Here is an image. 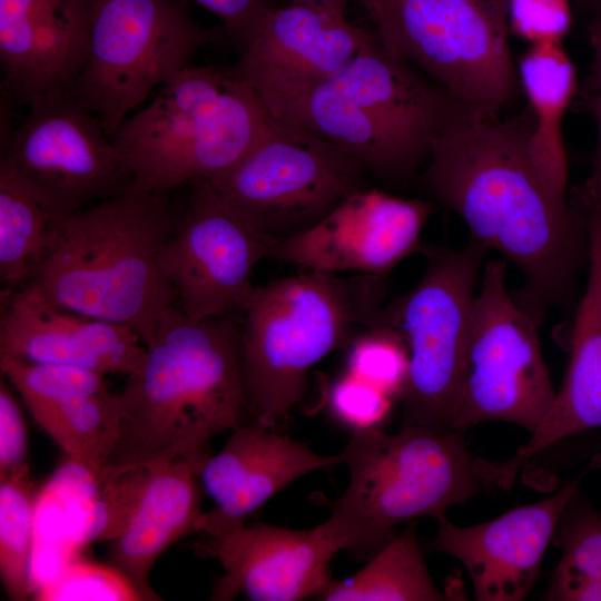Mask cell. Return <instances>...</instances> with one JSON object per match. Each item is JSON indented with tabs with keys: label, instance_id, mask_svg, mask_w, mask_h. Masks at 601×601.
<instances>
[{
	"label": "cell",
	"instance_id": "obj_1",
	"mask_svg": "<svg viewBox=\"0 0 601 601\" xmlns=\"http://www.w3.org/2000/svg\"><path fill=\"white\" fill-rule=\"evenodd\" d=\"M531 128L529 108L501 119L459 106L432 140L423 183L470 238L519 268L524 284L513 295L541 324L549 308L577 305L589 230L580 205L556 196L538 169Z\"/></svg>",
	"mask_w": 601,
	"mask_h": 601
},
{
	"label": "cell",
	"instance_id": "obj_2",
	"mask_svg": "<svg viewBox=\"0 0 601 601\" xmlns=\"http://www.w3.org/2000/svg\"><path fill=\"white\" fill-rule=\"evenodd\" d=\"M237 316L191 319L175 305L119 394L120 427L98 484L171 461L200 469L218 433L253 421L242 376Z\"/></svg>",
	"mask_w": 601,
	"mask_h": 601
},
{
	"label": "cell",
	"instance_id": "obj_3",
	"mask_svg": "<svg viewBox=\"0 0 601 601\" xmlns=\"http://www.w3.org/2000/svg\"><path fill=\"white\" fill-rule=\"evenodd\" d=\"M178 214L169 194L130 184L114 197L56 217L26 286L59 306L132 329L147 347L161 315L177 300L159 253Z\"/></svg>",
	"mask_w": 601,
	"mask_h": 601
},
{
	"label": "cell",
	"instance_id": "obj_4",
	"mask_svg": "<svg viewBox=\"0 0 601 601\" xmlns=\"http://www.w3.org/2000/svg\"><path fill=\"white\" fill-rule=\"evenodd\" d=\"M339 455L349 482L319 528L336 552L359 559L390 542L397 525L421 516L436 520L487 490L484 459L472 454L462 430L354 431Z\"/></svg>",
	"mask_w": 601,
	"mask_h": 601
},
{
	"label": "cell",
	"instance_id": "obj_5",
	"mask_svg": "<svg viewBox=\"0 0 601 601\" xmlns=\"http://www.w3.org/2000/svg\"><path fill=\"white\" fill-rule=\"evenodd\" d=\"M382 276L303 269L255 290L243 313L242 376L253 420L274 426L299 402L308 371L371 328L383 307Z\"/></svg>",
	"mask_w": 601,
	"mask_h": 601
},
{
	"label": "cell",
	"instance_id": "obj_6",
	"mask_svg": "<svg viewBox=\"0 0 601 601\" xmlns=\"http://www.w3.org/2000/svg\"><path fill=\"white\" fill-rule=\"evenodd\" d=\"M274 116L234 70L190 66L165 82L114 137L132 185L169 194L242 160Z\"/></svg>",
	"mask_w": 601,
	"mask_h": 601
},
{
	"label": "cell",
	"instance_id": "obj_7",
	"mask_svg": "<svg viewBox=\"0 0 601 601\" xmlns=\"http://www.w3.org/2000/svg\"><path fill=\"white\" fill-rule=\"evenodd\" d=\"M457 107L372 37L336 78L305 98L290 122L344 148L366 170L402 179L428 159L434 136Z\"/></svg>",
	"mask_w": 601,
	"mask_h": 601
},
{
	"label": "cell",
	"instance_id": "obj_8",
	"mask_svg": "<svg viewBox=\"0 0 601 601\" xmlns=\"http://www.w3.org/2000/svg\"><path fill=\"white\" fill-rule=\"evenodd\" d=\"M393 58L459 106L500 115L520 90L508 0H359Z\"/></svg>",
	"mask_w": 601,
	"mask_h": 601
},
{
	"label": "cell",
	"instance_id": "obj_9",
	"mask_svg": "<svg viewBox=\"0 0 601 601\" xmlns=\"http://www.w3.org/2000/svg\"><path fill=\"white\" fill-rule=\"evenodd\" d=\"M489 252L472 238L460 248L423 245L421 279L380 312L374 326L396 332L410 356L402 426L453 430L474 288Z\"/></svg>",
	"mask_w": 601,
	"mask_h": 601
},
{
	"label": "cell",
	"instance_id": "obj_10",
	"mask_svg": "<svg viewBox=\"0 0 601 601\" xmlns=\"http://www.w3.org/2000/svg\"><path fill=\"white\" fill-rule=\"evenodd\" d=\"M221 39L191 17L187 0H92L89 49L73 96L114 139L151 91Z\"/></svg>",
	"mask_w": 601,
	"mask_h": 601
},
{
	"label": "cell",
	"instance_id": "obj_11",
	"mask_svg": "<svg viewBox=\"0 0 601 601\" xmlns=\"http://www.w3.org/2000/svg\"><path fill=\"white\" fill-rule=\"evenodd\" d=\"M505 269L504 259L487 262L472 302L453 430L504 422L531 435L556 395L539 342L540 323L508 292Z\"/></svg>",
	"mask_w": 601,
	"mask_h": 601
},
{
	"label": "cell",
	"instance_id": "obj_12",
	"mask_svg": "<svg viewBox=\"0 0 601 601\" xmlns=\"http://www.w3.org/2000/svg\"><path fill=\"white\" fill-rule=\"evenodd\" d=\"M365 171L344 148L274 117L242 160L206 180L275 246L362 189Z\"/></svg>",
	"mask_w": 601,
	"mask_h": 601
},
{
	"label": "cell",
	"instance_id": "obj_13",
	"mask_svg": "<svg viewBox=\"0 0 601 601\" xmlns=\"http://www.w3.org/2000/svg\"><path fill=\"white\" fill-rule=\"evenodd\" d=\"M0 176L63 217L126 190L132 176L100 119L75 96L31 108L1 135Z\"/></svg>",
	"mask_w": 601,
	"mask_h": 601
},
{
	"label": "cell",
	"instance_id": "obj_14",
	"mask_svg": "<svg viewBox=\"0 0 601 601\" xmlns=\"http://www.w3.org/2000/svg\"><path fill=\"white\" fill-rule=\"evenodd\" d=\"M159 253L160 269L191 319L243 314L252 275L273 243L204 178Z\"/></svg>",
	"mask_w": 601,
	"mask_h": 601
},
{
	"label": "cell",
	"instance_id": "obj_15",
	"mask_svg": "<svg viewBox=\"0 0 601 601\" xmlns=\"http://www.w3.org/2000/svg\"><path fill=\"white\" fill-rule=\"evenodd\" d=\"M371 38L345 14L274 6L231 69L274 117L290 121L305 98L336 78Z\"/></svg>",
	"mask_w": 601,
	"mask_h": 601
},
{
	"label": "cell",
	"instance_id": "obj_16",
	"mask_svg": "<svg viewBox=\"0 0 601 601\" xmlns=\"http://www.w3.org/2000/svg\"><path fill=\"white\" fill-rule=\"evenodd\" d=\"M196 533L198 552L223 569L214 600L243 594L253 601H298L317 597L331 581L329 561L336 551L319 525L309 530L246 525L213 509L200 515Z\"/></svg>",
	"mask_w": 601,
	"mask_h": 601
},
{
	"label": "cell",
	"instance_id": "obj_17",
	"mask_svg": "<svg viewBox=\"0 0 601 601\" xmlns=\"http://www.w3.org/2000/svg\"><path fill=\"white\" fill-rule=\"evenodd\" d=\"M433 205L376 189H358L322 220L275 245L268 257L302 269L385 277L421 252Z\"/></svg>",
	"mask_w": 601,
	"mask_h": 601
},
{
	"label": "cell",
	"instance_id": "obj_18",
	"mask_svg": "<svg viewBox=\"0 0 601 601\" xmlns=\"http://www.w3.org/2000/svg\"><path fill=\"white\" fill-rule=\"evenodd\" d=\"M92 0H0L2 101L31 108L73 96Z\"/></svg>",
	"mask_w": 601,
	"mask_h": 601
},
{
	"label": "cell",
	"instance_id": "obj_19",
	"mask_svg": "<svg viewBox=\"0 0 601 601\" xmlns=\"http://www.w3.org/2000/svg\"><path fill=\"white\" fill-rule=\"evenodd\" d=\"M589 230L588 283L574 308L566 337L568 367L562 387L529 441L494 462L500 483L511 487L536 454L565 437L601 427V185L589 177L573 188Z\"/></svg>",
	"mask_w": 601,
	"mask_h": 601
},
{
	"label": "cell",
	"instance_id": "obj_20",
	"mask_svg": "<svg viewBox=\"0 0 601 601\" xmlns=\"http://www.w3.org/2000/svg\"><path fill=\"white\" fill-rule=\"evenodd\" d=\"M583 474L553 495L509 510L490 521L457 526L446 515L428 549L456 559L477 601H520L532 590L562 514Z\"/></svg>",
	"mask_w": 601,
	"mask_h": 601
},
{
	"label": "cell",
	"instance_id": "obj_21",
	"mask_svg": "<svg viewBox=\"0 0 601 601\" xmlns=\"http://www.w3.org/2000/svg\"><path fill=\"white\" fill-rule=\"evenodd\" d=\"M145 353L128 327L59 306L29 286L1 292L0 354L129 375Z\"/></svg>",
	"mask_w": 601,
	"mask_h": 601
},
{
	"label": "cell",
	"instance_id": "obj_22",
	"mask_svg": "<svg viewBox=\"0 0 601 601\" xmlns=\"http://www.w3.org/2000/svg\"><path fill=\"white\" fill-rule=\"evenodd\" d=\"M203 485L187 462L171 461L136 470L135 483L119 530L110 540L108 560L144 600H161L150 585L152 566L184 536L196 533Z\"/></svg>",
	"mask_w": 601,
	"mask_h": 601
},
{
	"label": "cell",
	"instance_id": "obj_23",
	"mask_svg": "<svg viewBox=\"0 0 601 601\" xmlns=\"http://www.w3.org/2000/svg\"><path fill=\"white\" fill-rule=\"evenodd\" d=\"M339 463V454L322 455L253 420L231 431L198 475L215 511L244 520L297 479Z\"/></svg>",
	"mask_w": 601,
	"mask_h": 601
},
{
	"label": "cell",
	"instance_id": "obj_24",
	"mask_svg": "<svg viewBox=\"0 0 601 601\" xmlns=\"http://www.w3.org/2000/svg\"><path fill=\"white\" fill-rule=\"evenodd\" d=\"M532 117L530 151L551 189L566 198L568 160L562 124L579 85L575 67L562 42L531 45L518 65Z\"/></svg>",
	"mask_w": 601,
	"mask_h": 601
},
{
	"label": "cell",
	"instance_id": "obj_25",
	"mask_svg": "<svg viewBox=\"0 0 601 601\" xmlns=\"http://www.w3.org/2000/svg\"><path fill=\"white\" fill-rule=\"evenodd\" d=\"M324 601H441L426 566L415 520L352 577L332 580L316 597Z\"/></svg>",
	"mask_w": 601,
	"mask_h": 601
},
{
	"label": "cell",
	"instance_id": "obj_26",
	"mask_svg": "<svg viewBox=\"0 0 601 601\" xmlns=\"http://www.w3.org/2000/svg\"><path fill=\"white\" fill-rule=\"evenodd\" d=\"M119 394L77 397L33 417L70 460L93 479L111 455L120 427Z\"/></svg>",
	"mask_w": 601,
	"mask_h": 601
},
{
	"label": "cell",
	"instance_id": "obj_27",
	"mask_svg": "<svg viewBox=\"0 0 601 601\" xmlns=\"http://www.w3.org/2000/svg\"><path fill=\"white\" fill-rule=\"evenodd\" d=\"M554 535L562 555L545 599L601 601V512L578 491L568 503Z\"/></svg>",
	"mask_w": 601,
	"mask_h": 601
},
{
	"label": "cell",
	"instance_id": "obj_28",
	"mask_svg": "<svg viewBox=\"0 0 601 601\" xmlns=\"http://www.w3.org/2000/svg\"><path fill=\"white\" fill-rule=\"evenodd\" d=\"M55 218L0 176V280L4 289L28 284L46 253Z\"/></svg>",
	"mask_w": 601,
	"mask_h": 601
},
{
	"label": "cell",
	"instance_id": "obj_29",
	"mask_svg": "<svg viewBox=\"0 0 601 601\" xmlns=\"http://www.w3.org/2000/svg\"><path fill=\"white\" fill-rule=\"evenodd\" d=\"M35 533V494L28 473L0 480V575L10 600L32 591L30 561Z\"/></svg>",
	"mask_w": 601,
	"mask_h": 601
},
{
	"label": "cell",
	"instance_id": "obj_30",
	"mask_svg": "<svg viewBox=\"0 0 601 601\" xmlns=\"http://www.w3.org/2000/svg\"><path fill=\"white\" fill-rule=\"evenodd\" d=\"M0 370L32 417L67 401L109 391L105 375L72 365L0 354Z\"/></svg>",
	"mask_w": 601,
	"mask_h": 601
},
{
	"label": "cell",
	"instance_id": "obj_31",
	"mask_svg": "<svg viewBox=\"0 0 601 601\" xmlns=\"http://www.w3.org/2000/svg\"><path fill=\"white\" fill-rule=\"evenodd\" d=\"M347 347L346 372L400 398L407 380L410 356L396 332L374 326L355 336Z\"/></svg>",
	"mask_w": 601,
	"mask_h": 601
},
{
	"label": "cell",
	"instance_id": "obj_32",
	"mask_svg": "<svg viewBox=\"0 0 601 601\" xmlns=\"http://www.w3.org/2000/svg\"><path fill=\"white\" fill-rule=\"evenodd\" d=\"M40 601H137L144 600L132 583L112 565L88 561L66 564L36 589Z\"/></svg>",
	"mask_w": 601,
	"mask_h": 601
},
{
	"label": "cell",
	"instance_id": "obj_33",
	"mask_svg": "<svg viewBox=\"0 0 601 601\" xmlns=\"http://www.w3.org/2000/svg\"><path fill=\"white\" fill-rule=\"evenodd\" d=\"M394 397L345 372L332 385L328 408L341 425L354 431L380 428L388 417Z\"/></svg>",
	"mask_w": 601,
	"mask_h": 601
},
{
	"label": "cell",
	"instance_id": "obj_34",
	"mask_svg": "<svg viewBox=\"0 0 601 601\" xmlns=\"http://www.w3.org/2000/svg\"><path fill=\"white\" fill-rule=\"evenodd\" d=\"M509 28L531 45L562 42L572 26L571 0H508Z\"/></svg>",
	"mask_w": 601,
	"mask_h": 601
},
{
	"label": "cell",
	"instance_id": "obj_35",
	"mask_svg": "<svg viewBox=\"0 0 601 601\" xmlns=\"http://www.w3.org/2000/svg\"><path fill=\"white\" fill-rule=\"evenodd\" d=\"M27 450V428L20 406L1 376L0 480L29 472Z\"/></svg>",
	"mask_w": 601,
	"mask_h": 601
},
{
	"label": "cell",
	"instance_id": "obj_36",
	"mask_svg": "<svg viewBox=\"0 0 601 601\" xmlns=\"http://www.w3.org/2000/svg\"><path fill=\"white\" fill-rule=\"evenodd\" d=\"M217 16L243 47L274 7L270 0H194Z\"/></svg>",
	"mask_w": 601,
	"mask_h": 601
},
{
	"label": "cell",
	"instance_id": "obj_37",
	"mask_svg": "<svg viewBox=\"0 0 601 601\" xmlns=\"http://www.w3.org/2000/svg\"><path fill=\"white\" fill-rule=\"evenodd\" d=\"M589 45L593 52L590 71L582 82V91L601 92V13L587 27Z\"/></svg>",
	"mask_w": 601,
	"mask_h": 601
},
{
	"label": "cell",
	"instance_id": "obj_38",
	"mask_svg": "<svg viewBox=\"0 0 601 601\" xmlns=\"http://www.w3.org/2000/svg\"><path fill=\"white\" fill-rule=\"evenodd\" d=\"M581 93L582 104L585 109L591 114L597 125L598 142L595 150L592 155V174L601 184V92L579 91Z\"/></svg>",
	"mask_w": 601,
	"mask_h": 601
},
{
	"label": "cell",
	"instance_id": "obj_39",
	"mask_svg": "<svg viewBox=\"0 0 601 601\" xmlns=\"http://www.w3.org/2000/svg\"><path fill=\"white\" fill-rule=\"evenodd\" d=\"M290 3L308 6L335 13L345 14L347 4L351 0H289Z\"/></svg>",
	"mask_w": 601,
	"mask_h": 601
},
{
	"label": "cell",
	"instance_id": "obj_40",
	"mask_svg": "<svg viewBox=\"0 0 601 601\" xmlns=\"http://www.w3.org/2000/svg\"><path fill=\"white\" fill-rule=\"evenodd\" d=\"M578 3L594 11V16L601 13V0H575Z\"/></svg>",
	"mask_w": 601,
	"mask_h": 601
}]
</instances>
